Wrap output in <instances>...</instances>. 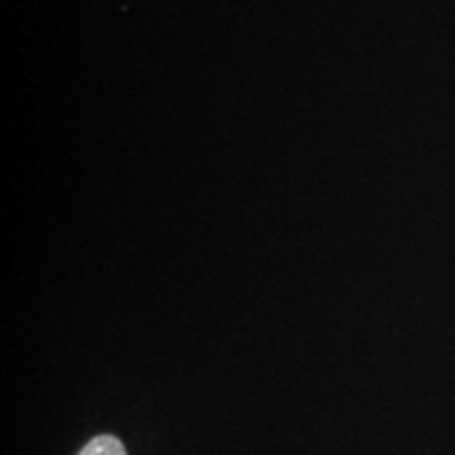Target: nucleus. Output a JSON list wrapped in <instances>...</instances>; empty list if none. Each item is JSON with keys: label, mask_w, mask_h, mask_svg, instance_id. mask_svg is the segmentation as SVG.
<instances>
[{"label": "nucleus", "mask_w": 455, "mask_h": 455, "mask_svg": "<svg viewBox=\"0 0 455 455\" xmlns=\"http://www.w3.org/2000/svg\"><path fill=\"white\" fill-rule=\"evenodd\" d=\"M78 455H127V449L116 436H95Z\"/></svg>", "instance_id": "nucleus-1"}]
</instances>
